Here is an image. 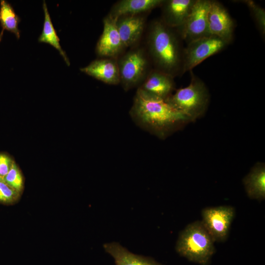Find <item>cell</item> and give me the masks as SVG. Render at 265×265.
<instances>
[{
  "mask_svg": "<svg viewBox=\"0 0 265 265\" xmlns=\"http://www.w3.org/2000/svg\"><path fill=\"white\" fill-rule=\"evenodd\" d=\"M140 128L164 139L188 121L165 100L137 88L129 112Z\"/></svg>",
  "mask_w": 265,
  "mask_h": 265,
  "instance_id": "obj_1",
  "label": "cell"
},
{
  "mask_svg": "<svg viewBox=\"0 0 265 265\" xmlns=\"http://www.w3.org/2000/svg\"><path fill=\"white\" fill-rule=\"evenodd\" d=\"M145 47L153 68L173 78L184 74L183 40L175 28L159 19L147 26Z\"/></svg>",
  "mask_w": 265,
  "mask_h": 265,
  "instance_id": "obj_2",
  "label": "cell"
},
{
  "mask_svg": "<svg viewBox=\"0 0 265 265\" xmlns=\"http://www.w3.org/2000/svg\"><path fill=\"white\" fill-rule=\"evenodd\" d=\"M214 243L201 220H197L188 224L180 233L175 249L189 261L208 265L215 252Z\"/></svg>",
  "mask_w": 265,
  "mask_h": 265,
  "instance_id": "obj_3",
  "label": "cell"
},
{
  "mask_svg": "<svg viewBox=\"0 0 265 265\" xmlns=\"http://www.w3.org/2000/svg\"><path fill=\"white\" fill-rule=\"evenodd\" d=\"M190 72L189 85L177 89L165 100L175 110L189 121H193L201 116L206 110L210 100L208 89L204 82Z\"/></svg>",
  "mask_w": 265,
  "mask_h": 265,
  "instance_id": "obj_4",
  "label": "cell"
},
{
  "mask_svg": "<svg viewBox=\"0 0 265 265\" xmlns=\"http://www.w3.org/2000/svg\"><path fill=\"white\" fill-rule=\"evenodd\" d=\"M120 84L127 91L139 87L153 68L145 47L139 44L117 58Z\"/></svg>",
  "mask_w": 265,
  "mask_h": 265,
  "instance_id": "obj_5",
  "label": "cell"
},
{
  "mask_svg": "<svg viewBox=\"0 0 265 265\" xmlns=\"http://www.w3.org/2000/svg\"><path fill=\"white\" fill-rule=\"evenodd\" d=\"M228 45L224 41L211 34L187 44L184 51V73L192 71L204 60L222 51Z\"/></svg>",
  "mask_w": 265,
  "mask_h": 265,
  "instance_id": "obj_6",
  "label": "cell"
},
{
  "mask_svg": "<svg viewBox=\"0 0 265 265\" xmlns=\"http://www.w3.org/2000/svg\"><path fill=\"white\" fill-rule=\"evenodd\" d=\"M211 0H196L184 23L175 28L183 41L187 44L210 35L208 15Z\"/></svg>",
  "mask_w": 265,
  "mask_h": 265,
  "instance_id": "obj_7",
  "label": "cell"
},
{
  "mask_svg": "<svg viewBox=\"0 0 265 265\" xmlns=\"http://www.w3.org/2000/svg\"><path fill=\"white\" fill-rule=\"evenodd\" d=\"M201 214V221L214 241L226 240L235 215V208L230 206L207 207L202 210Z\"/></svg>",
  "mask_w": 265,
  "mask_h": 265,
  "instance_id": "obj_8",
  "label": "cell"
},
{
  "mask_svg": "<svg viewBox=\"0 0 265 265\" xmlns=\"http://www.w3.org/2000/svg\"><path fill=\"white\" fill-rule=\"evenodd\" d=\"M209 33L228 44L234 39L235 22L223 5L217 0H211L208 15Z\"/></svg>",
  "mask_w": 265,
  "mask_h": 265,
  "instance_id": "obj_9",
  "label": "cell"
},
{
  "mask_svg": "<svg viewBox=\"0 0 265 265\" xmlns=\"http://www.w3.org/2000/svg\"><path fill=\"white\" fill-rule=\"evenodd\" d=\"M116 22V19L108 15L103 19V31L96 46V53L99 57L117 58L126 51Z\"/></svg>",
  "mask_w": 265,
  "mask_h": 265,
  "instance_id": "obj_10",
  "label": "cell"
},
{
  "mask_svg": "<svg viewBox=\"0 0 265 265\" xmlns=\"http://www.w3.org/2000/svg\"><path fill=\"white\" fill-rule=\"evenodd\" d=\"M149 13L125 15L116 19V26L126 49L140 44L147 26V18Z\"/></svg>",
  "mask_w": 265,
  "mask_h": 265,
  "instance_id": "obj_11",
  "label": "cell"
},
{
  "mask_svg": "<svg viewBox=\"0 0 265 265\" xmlns=\"http://www.w3.org/2000/svg\"><path fill=\"white\" fill-rule=\"evenodd\" d=\"M80 70L105 83L109 85L120 84V76L117 58L99 57L92 61Z\"/></svg>",
  "mask_w": 265,
  "mask_h": 265,
  "instance_id": "obj_12",
  "label": "cell"
},
{
  "mask_svg": "<svg viewBox=\"0 0 265 265\" xmlns=\"http://www.w3.org/2000/svg\"><path fill=\"white\" fill-rule=\"evenodd\" d=\"M196 0H163L161 8V21L167 26L177 28L185 21Z\"/></svg>",
  "mask_w": 265,
  "mask_h": 265,
  "instance_id": "obj_13",
  "label": "cell"
},
{
  "mask_svg": "<svg viewBox=\"0 0 265 265\" xmlns=\"http://www.w3.org/2000/svg\"><path fill=\"white\" fill-rule=\"evenodd\" d=\"M174 78L167 74L153 68L138 88L166 100L172 94L175 89Z\"/></svg>",
  "mask_w": 265,
  "mask_h": 265,
  "instance_id": "obj_14",
  "label": "cell"
},
{
  "mask_svg": "<svg viewBox=\"0 0 265 265\" xmlns=\"http://www.w3.org/2000/svg\"><path fill=\"white\" fill-rule=\"evenodd\" d=\"M103 247L113 258L115 265H164L151 257L132 253L117 242L104 243Z\"/></svg>",
  "mask_w": 265,
  "mask_h": 265,
  "instance_id": "obj_15",
  "label": "cell"
},
{
  "mask_svg": "<svg viewBox=\"0 0 265 265\" xmlns=\"http://www.w3.org/2000/svg\"><path fill=\"white\" fill-rule=\"evenodd\" d=\"M163 0H120L111 7L107 14L117 19L125 15L150 13L154 9L160 7Z\"/></svg>",
  "mask_w": 265,
  "mask_h": 265,
  "instance_id": "obj_16",
  "label": "cell"
},
{
  "mask_svg": "<svg viewBox=\"0 0 265 265\" xmlns=\"http://www.w3.org/2000/svg\"><path fill=\"white\" fill-rule=\"evenodd\" d=\"M243 184L247 196L259 201L265 199V166L257 163L243 178Z\"/></svg>",
  "mask_w": 265,
  "mask_h": 265,
  "instance_id": "obj_17",
  "label": "cell"
},
{
  "mask_svg": "<svg viewBox=\"0 0 265 265\" xmlns=\"http://www.w3.org/2000/svg\"><path fill=\"white\" fill-rule=\"evenodd\" d=\"M43 8L45 16L44 22L43 30L39 37L38 41L48 43L55 48L58 51L67 65L69 66L70 64L69 59L60 46L59 38L52 24L47 4L45 1H43Z\"/></svg>",
  "mask_w": 265,
  "mask_h": 265,
  "instance_id": "obj_18",
  "label": "cell"
},
{
  "mask_svg": "<svg viewBox=\"0 0 265 265\" xmlns=\"http://www.w3.org/2000/svg\"><path fill=\"white\" fill-rule=\"evenodd\" d=\"M21 20L11 4L5 0L0 1V24L3 30H7L20 38L18 28Z\"/></svg>",
  "mask_w": 265,
  "mask_h": 265,
  "instance_id": "obj_19",
  "label": "cell"
},
{
  "mask_svg": "<svg viewBox=\"0 0 265 265\" xmlns=\"http://www.w3.org/2000/svg\"><path fill=\"white\" fill-rule=\"evenodd\" d=\"M248 7L261 36L265 37V10L252 0H242Z\"/></svg>",
  "mask_w": 265,
  "mask_h": 265,
  "instance_id": "obj_20",
  "label": "cell"
},
{
  "mask_svg": "<svg viewBox=\"0 0 265 265\" xmlns=\"http://www.w3.org/2000/svg\"><path fill=\"white\" fill-rule=\"evenodd\" d=\"M2 178L7 185L21 194L24 187V179L19 168L15 162Z\"/></svg>",
  "mask_w": 265,
  "mask_h": 265,
  "instance_id": "obj_21",
  "label": "cell"
},
{
  "mask_svg": "<svg viewBox=\"0 0 265 265\" xmlns=\"http://www.w3.org/2000/svg\"><path fill=\"white\" fill-rule=\"evenodd\" d=\"M20 194L10 187L0 177V202L5 204H10L16 201Z\"/></svg>",
  "mask_w": 265,
  "mask_h": 265,
  "instance_id": "obj_22",
  "label": "cell"
},
{
  "mask_svg": "<svg viewBox=\"0 0 265 265\" xmlns=\"http://www.w3.org/2000/svg\"><path fill=\"white\" fill-rule=\"evenodd\" d=\"M13 159L8 155L0 153V177L3 178L11 168Z\"/></svg>",
  "mask_w": 265,
  "mask_h": 265,
  "instance_id": "obj_23",
  "label": "cell"
},
{
  "mask_svg": "<svg viewBox=\"0 0 265 265\" xmlns=\"http://www.w3.org/2000/svg\"><path fill=\"white\" fill-rule=\"evenodd\" d=\"M3 32H4V30L2 29V30L1 31L0 33V43L2 39V37H3Z\"/></svg>",
  "mask_w": 265,
  "mask_h": 265,
  "instance_id": "obj_24",
  "label": "cell"
}]
</instances>
